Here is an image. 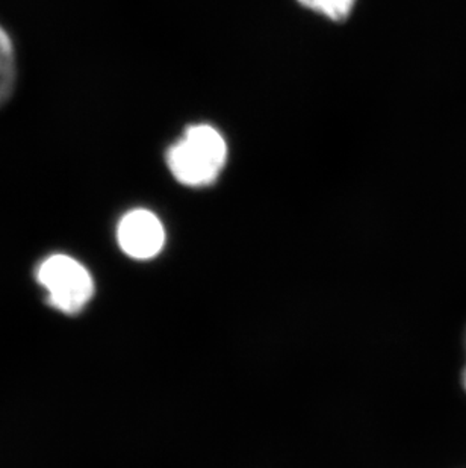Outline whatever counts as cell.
<instances>
[{"instance_id": "1", "label": "cell", "mask_w": 466, "mask_h": 468, "mask_svg": "<svg viewBox=\"0 0 466 468\" xmlns=\"http://www.w3.org/2000/svg\"><path fill=\"white\" fill-rule=\"evenodd\" d=\"M168 168L184 186H207L218 179L226 161L228 144L211 124H193L165 154Z\"/></svg>"}, {"instance_id": "2", "label": "cell", "mask_w": 466, "mask_h": 468, "mask_svg": "<svg viewBox=\"0 0 466 468\" xmlns=\"http://www.w3.org/2000/svg\"><path fill=\"white\" fill-rule=\"evenodd\" d=\"M37 279L48 292V303L61 313H79L93 297L91 274L69 255L57 253L46 258L38 267Z\"/></svg>"}, {"instance_id": "3", "label": "cell", "mask_w": 466, "mask_h": 468, "mask_svg": "<svg viewBox=\"0 0 466 468\" xmlns=\"http://www.w3.org/2000/svg\"><path fill=\"white\" fill-rule=\"evenodd\" d=\"M120 248L128 257L150 260L163 250L165 230L149 209H133L124 214L117 228Z\"/></svg>"}, {"instance_id": "4", "label": "cell", "mask_w": 466, "mask_h": 468, "mask_svg": "<svg viewBox=\"0 0 466 468\" xmlns=\"http://www.w3.org/2000/svg\"><path fill=\"white\" fill-rule=\"evenodd\" d=\"M17 80L16 50L8 32L0 27V106L11 98Z\"/></svg>"}, {"instance_id": "5", "label": "cell", "mask_w": 466, "mask_h": 468, "mask_svg": "<svg viewBox=\"0 0 466 468\" xmlns=\"http://www.w3.org/2000/svg\"><path fill=\"white\" fill-rule=\"evenodd\" d=\"M302 6L322 14L332 22H345L355 9L356 0H297Z\"/></svg>"}, {"instance_id": "6", "label": "cell", "mask_w": 466, "mask_h": 468, "mask_svg": "<svg viewBox=\"0 0 466 468\" xmlns=\"http://www.w3.org/2000/svg\"><path fill=\"white\" fill-rule=\"evenodd\" d=\"M463 385H465V389H466V371H465V378H463Z\"/></svg>"}]
</instances>
